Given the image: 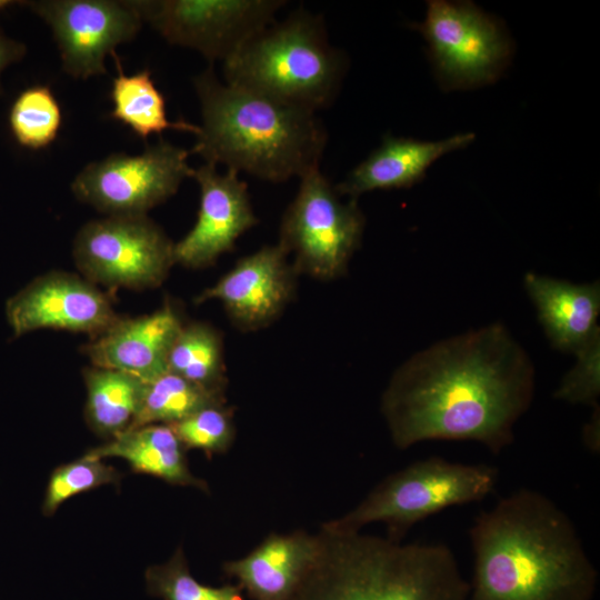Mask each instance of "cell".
<instances>
[{
    "mask_svg": "<svg viewBox=\"0 0 600 600\" xmlns=\"http://www.w3.org/2000/svg\"><path fill=\"white\" fill-rule=\"evenodd\" d=\"M534 369L506 327L490 324L416 353L392 374L380 409L400 450L467 440L498 454L530 407Z\"/></svg>",
    "mask_w": 600,
    "mask_h": 600,
    "instance_id": "1",
    "label": "cell"
},
{
    "mask_svg": "<svg viewBox=\"0 0 600 600\" xmlns=\"http://www.w3.org/2000/svg\"><path fill=\"white\" fill-rule=\"evenodd\" d=\"M467 600H593L598 571L570 517L521 488L481 511L469 530Z\"/></svg>",
    "mask_w": 600,
    "mask_h": 600,
    "instance_id": "2",
    "label": "cell"
},
{
    "mask_svg": "<svg viewBox=\"0 0 600 600\" xmlns=\"http://www.w3.org/2000/svg\"><path fill=\"white\" fill-rule=\"evenodd\" d=\"M202 124L191 153L259 179L282 182L319 168L327 130L316 113L221 83L213 68L193 79Z\"/></svg>",
    "mask_w": 600,
    "mask_h": 600,
    "instance_id": "3",
    "label": "cell"
},
{
    "mask_svg": "<svg viewBox=\"0 0 600 600\" xmlns=\"http://www.w3.org/2000/svg\"><path fill=\"white\" fill-rule=\"evenodd\" d=\"M320 552L291 600H467L468 581L443 543H402L326 522Z\"/></svg>",
    "mask_w": 600,
    "mask_h": 600,
    "instance_id": "4",
    "label": "cell"
},
{
    "mask_svg": "<svg viewBox=\"0 0 600 600\" xmlns=\"http://www.w3.org/2000/svg\"><path fill=\"white\" fill-rule=\"evenodd\" d=\"M344 70L322 18L303 9L258 31L223 62L226 83L313 113L334 100Z\"/></svg>",
    "mask_w": 600,
    "mask_h": 600,
    "instance_id": "5",
    "label": "cell"
},
{
    "mask_svg": "<svg viewBox=\"0 0 600 600\" xmlns=\"http://www.w3.org/2000/svg\"><path fill=\"white\" fill-rule=\"evenodd\" d=\"M498 480L496 467L429 457L390 473L354 508L326 523L340 531L356 532L380 522L386 524L388 538L401 541L423 519L451 507L483 500Z\"/></svg>",
    "mask_w": 600,
    "mask_h": 600,
    "instance_id": "6",
    "label": "cell"
},
{
    "mask_svg": "<svg viewBox=\"0 0 600 600\" xmlns=\"http://www.w3.org/2000/svg\"><path fill=\"white\" fill-rule=\"evenodd\" d=\"M319 168L300 178L294 199L286 209L278 243L293 254L297 274L332 280L347 271L359 247L364 217L357 199H341Z\"/></svg>",
    "mask_w": 600,
    "mask_h": 600,
    "instance_id": "7",
    "label": "cell"
},
{
    "mask_svg": "<svg viewBox=\"0 0 600 600\" xmlns=\"http://www.w3.org/2000/svg\"><path fill=\"white\" fill-rule=\"evenodd\" d=\"M174 243L147 216H108L87 222L73 242L84 279L108 288L159 287L176 264Z\"/></svg>",
    "mask_w": 600,
    "mask_h": 600,
    "instance_id": "8",
    "label": "cell"
},
{
    "mask_svg": "<svg viewBox=\"0 0 600 600\" xmlns=\"http://www.w3.org/2000/svg\"><path fill=\"white\" fill-rule=\"evenodd\" d=\"M189 151L160 139L140 154L112 153L87 164L71 184L82 202L108 216H147L192 178Z\"/></svg>",
    "mask_w": 600,
    "mask_h": 600,
    "instance_id": "9",
    "label": "cell"
},
{
    "mask_svg": "<svg viewBox=\"0 0 600 600\" xmlns=\"http://www.w3.org/2000/svg\"><path fill=\"white\" fill-rule=\"evenodd\" d=\"M168 42L222 63L258 31L274 21L281 0H131Z\"/></svg>",
    "mask_w": 600,
    "mask_h": 600,
    "instance_id": "10",
    "label": "cell"
},
{
    "mask_svg": "<svg viewBox=\"0 0 600 600\" xmlns=\"http://www.w3.org/2000/svg\"><path fill=\"white\" fill-rule=\"evenodd\" d=\"M417 29L426 38L437 76L447 88L491 82L509 57L504 31L471 2L429 1L426 20Z\"/></svg>",
    "mask_w": 600,
    "mask_h": 600,
    "instance_id": "11",
    "label": "cell"
},
{
    "mask_svg": "<svg viewBox=\"0 0 600 600\" xmlns=\"http://www.w3.org/2000/svg\"><path fill=\"white\" fill-rule=\"evenodd\" d=\"M51 28L63 70L87 79L106 73L104 60L132 40L142 20L129 1L41 0L26 2Z\"/></svg>",
    "mask_w": 600,
    "mask_h": 600,
    "instance_id": "12",
    "label": "cell"
},
{
    "mask_svg": "<svg viewBox=\"0 0 600 600\" xmlns=\"http://www.w3.org/2000/svg\"><path fill=\"white\" fill-rule=\"evenodd\" d=\"M6 316L14 337L39 329L103 332L117 319L110 299L77 274L54 271L39 276L9 298Z\"/></svg>",
    "mask_w": 600,
    "mask_h": 600,
    "instance_id": "13",
    "label": "cell"
},
{
    "mask_svg": "<svg viewBox=\"0 0 600 600\" xmlns=\"http://www.w3.org/2000/svg\"><path fill=\"white\" fill-rule=\"evenodd\" d=\"M297 276L279 243L263 246L239 259L194 301L218 300L237 329L257 331L274 322L294 298Z\"/></svg>",
    "mask_w": 600,
    "mask_h": 600,
    "instance_id": "14",
    "label": "cell"
},
{
    "mask_svg": "<svg viewBox=\"0 0 600 600\" xmlns=\"http://www.w3.org/2000/svg\"><path fill=\"white\" fill-rule=\"evenodd\" d=\"M192 178L200 188V203L196 223L177 243L176 264L202 269L216 263L231 251L246 231L258 224L248 192V184L238 172L221 174L216 166L204 163L193 170Z\"/></svg>",
    "mask_w": 600,
    "mask_h": 600,
    "instance_id": "15",
    "label": "cell"
},
{
    "mask_svg": "<svg viewBox=\"0 0 600 600\" xmlns=\"http://www.w3.org/2000/svg\"><path fill=\"white\" fill-rule=\"evenodd\" d=\"M183 326L177 310L166 302L157 311L118 319L83 347L92 366L129 373L148 382L168 371L171 347Z\"/></svg>",
    "mask_w": 600,
    "mask_h": 600,
    "instance_id": "16",
    "label": "cell"
},
{
    "mask_svg": "<svg viewBox=\"0 0 600 600\" xmlns=\"http://www.w3.org/2000/svg\"><path fill=\"white\" fill-rule=\"evenodd\" d=\"M320 548L319 532H271L246 556L226 561L222 571L251 600H291Z\"/></svg>",
    "mask_w": 600,
    "mask_h": 600,
    "instance_id": "17",
    "label": "cell"
},
{
    "mask_svg": "<svg viewBox=\"0 0 600 600\" xmlns=\"http://www.w3.org/2000/svg\"><path fill=\"white\" fill-rule=\"evenodd\" d=\"M473 133H460L440 141H419L386 136L382 143L336 186L339 194L357 199L378 189L409 188L443 154L464 148Z\"/></svg>",
    "mask_w": 600,
    "mask_h": 600,
    "instance_id": "18",
    "label": "cell"
},
{
    "mask_svg": "<svg viewBox=\"0 0 600 600\" xmlns=\"http://www.w3.org/2000/svg\"><path fill=\"white\" fill-rule=\"evenodd\" d=\"M524 286L537 307L539 319L551 343L557 349L578 353L599 337L598 282L574 284L527 273Z\"/></svg>",
    "mask_w": 600,
    "mask_h": 600,
    "instance_id": "19",
    "label": "cell"
},
{
    "mask_svg": "<svg viewBox=\"0 0 600 600\" xmlns=\"http://www.w3.org/2000/svg\"><path fill=\"white\" fill-rule=\"evenodd\" d=\"M187 450L171 426L147 424L130 429L86 454L106 459L120 458L134 472L149 474L180 487L209 493L208 483L189 469Z\"/></svg>",
    "mask_w": 600,
    "mask_h": 600,
    "instance_id": "20",
    "label": "cell"
},
{
    "mask_svg": "<svg viewBox=\"0 0 600 600\" xmlns=\"http://www.w3.org/2000/svg\"><path fill=\"white\" fill-rule=\"evenodd\" d=\"M87 389L84 417L88 426L107 440L130 430L138 417L144 382L113 369H83Z\"/></svg>",
    "mask_w": 600,
    "mask_h": 600,
    "instance_id": "21",
    "label": "cell"
},
{
    "mask_svg": "<svg viewBox=\"0 0 600 600\" xmlns=\"http://www.w3.org/2000/svg\"><path fill=\"white\" fill-rule=\"evenodd\" d=\"M117 66V76L112 80L111 117L128 126L141 139L160 134L166 130H179L198 134L200 127L179 119L171 121L167 116L166 99L154 84L151 73L143 69L133 74H126L119 57L112 54Z\"/></svg>",
    "mask_w": 600,
    "mask_h": 600,
    "instance_id": "22",
    "label": "cell"
},
{
    "mask_svg": "<svg viewBox=\"0 0 600 600\" xmlns=\"http://www.w3.org/2000/svg\"><path fill=\"white\" fill-rule=\"evenodd\" d=\"M167 369L203 389L226 396L228 378L222 334L203 321L183 323L169 352Z\"/></svg>",
    "mask_w": 600,
    "mask_h": 600,
    "instance_id": "23",
    "label": "cell"
},
{
    "mask_svg": "<svg viewBox=\"0 0 600 600\" xmlns=\"http://www.w3.org/2000/svg\"><path fill=\"white\" fill-rule=\"evenodd\" d=\"M227 403L226 396L203 389L170 371L144 382L140 410L133 428L172 426L211 404Z\"/></svg>",
    "mask_w": 600,
    "mask_h": 600,
    "instance_id": "24",
    "label": "cell"
},
{
    "mask_svg": "<svg viewBox=\"0 0 600 600\" xmlns=\"http://www.w3.org/2000/svg\"><path fill=\"white\" fill-rule=\"evenodd\" d=\"M61 109L48 86H32L21 91L11 106L9 124L18 143L29 149L49 146L60 130Z\"/></svg>",
    "mask_w": 600,
    "mask_h": 600,
    "instance_id": "25",
    "label": "cell"
},
{
    "mask_svg": "<svg viewBox=\"0 0 600 600\" xmlns=\"http://www.w3.org/2000/svg\"><path fill=\"white\" fill-rule=\"evenodd\" d=\"M144 578L149 594L162 600H246L237 583L213 587L199 582L181 547L167 562L149 567Z\"/></svg>",
    "mask_w": 600,
    "mask_h": 600,
    "instance_id": "26",
    "label": "cell"
},
{
    "mask_svg": "<svg viewBox=\"0 0 600 600\" xmlns=\"http://www.w3.org/2000/svg\"><path fill=\"white\" fill-rule=\"evenodd\" d=\"M122 474L103 459L83 454L80 459L62 464L51 473L42 513L51 517L70 498L104 484L119 483Z\"/></svg>",
    "mask_w": 600,
    "mask_h": 600,
    "instance_id": "27",
    "label": "cell"
},
{
    "mask_svg": "<svg viewBox=\"0 0 600 600\" xmlns=\"http://www.w3.org/2000/svg\"><path fill=\"white\" fill-rule=\"evenodd\" d=\"M171 427L186 450L208 456L226 453L237 434L233 409L227 403L207 406Z\"/></svg>",
    "mask_w": 600,
    "mask_h": 600,
    "instance_id": "28",
    "label": "cell"
},
{
    "mask_svg": "<svg viewBox=\"0 0 600 600\" xmlns=\"http://www.w3.org/2000/svg\"><path fill=\"white\" fill-rule=\"evenodd\" d=\"M576 354L579 361L563 378L554 397L571 403L597 406L600 392L599 337Z\"/></svg>",
    "mask_w": 600,
    "mask_h": 600,
    "instance_id": "29",
    "label": "cell"
},
{
    "mask_svg": "<svg viewBox=\"0 0 600 600\" xmlns=\"http://www.w3.org/2000/svg\"><path fill=\"white\" fill-rule=\"evenodd\" d=\"M26 53V47L0 32V76L10 63L20 60Z\"/></svg>",
    "mask_w": 600,
    "mask_h": 600,
    "instance_id": "30",
    "label": "cell"
},
{
    "mask_svg": "<svg viewBox=\"0 0 600 600\" xmlns=\"http://www.w3.org/2000/svg\"><path fill=\"white\" fill-rule=\"evenodd\" d=\"M583 442L586 447L593 453L599 452V418L596 416L586 426L583 431Z\"/></svg>",
    "mask_w": 600,
    "mask_h": 600,
    "instance_id": "31",
    "label": "cell"
},
{
    "mask_svg": "<svg viewBox=\"0 0 600 600\" xmlns=\"http://www.w3.org/2000/svg\"><path fill=\"white\" fill-rule=\"evenodd\" d=\"M13 1H10V0H0V10L12 4Z\"/></svg>",
    "mask_w": 600,
    "mask_h": 600,
    "instance_id": "32",
    "label": "cell"
}]
</instances>
